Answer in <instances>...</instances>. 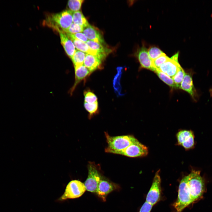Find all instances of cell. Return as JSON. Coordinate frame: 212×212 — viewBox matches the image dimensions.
<instances>
[{
  "label": "cell",
  "mask_w": 212,
  "mask_h": 212,
  "mask_svg": "<svg viewBox=\"0 0 212 212\" xmlns=\"http://www.w3.org/2000/svg\"><path fill=\"white\" fill-rule=\"evenodd\" d=\"M73 13L68 9L59 13L49 14L43 21V24L59 33L63 32L73 23Z\"/></svg>",
  "instance_id": "obj_1"
},
{
  "label": "cell",
  "mask_w": 212,
  "mask_h": 212,
  "mask_svg": "<svg viewBox=\"0 0 212 212\" xmlns=\"http://www.w3.org/2000/svg\"><path fill=\"white\" fill-rule=\"evenodd\" d=\"M105 133L108 145L105 150L106 153H114L115 152L124 149L138 141L132 135L112 136L106 132H105Z\"/></svg>",
  "instance_id": "obj_2"
},
{
  "label": "cell",
  "mask_w": 212,
  "mask_h": 212,
  "mask_svg": "<svg viewBox=\"0 0 212 212\" xmlns=\"http://www.w3.org/2000/svg\"><path fill=\"white\" fill-rule=\"evenodd\" d=\"M200 173V171L193 170L187 175V184L193 202L200 198L205 192L204 181Z\"/></svg>",
  "instance_id": "obj_3"
},
{
  "label": "cell",
  "mask_w": 212,
  "mask_h": 212,
  "mask_svg": "<svg viewBox=\"0 0 212 212\" xmlns=\"http://www.w3.org/2000/svg\"><path fill=\"white\" fill-rule=\"evenodd\" d=\"M187 175L181 180L178 188V198L173 206L177 212H181L185 208L193 203L187 184Z\"/></svg>",
  "instance_id": "obj_4"
},
{
  "label": "cell",
  "mask_w": 212,
  "mask_h": 212,
  "mask_svg": "<svg viewBox=\"0 0 212 212\" xmlns=\"http://www.w3.org/2000/svg\"><path fill=\"white\" fill-rule=\"evenodd\" d=\"M86 190L83 183L77 180H72L68 183L64 193L58 200L62 201L68 199L78 198L84 194Z\"/></svg>",
  "instance_id": "obj_5"
},
{
  "label": "cell",
  "mask_w": 212,
  "mask_h": 212,
  "mask_svg": "<svg viewBox=\"0 0 212 212\" xmlns=\"http://www.w3.org/2000/svg\"><path fill=\"white\" fill-rule=\"evenodd\" d=\"M88 175L85 182L86 190L93 193H96L102 177L94 163L90 162L88 165Z\"/></svg>",
  "instance_id": "obj_6"
},
{
  "label": "cell",
  "mask_w": 212,
  "mask_h": 212,
  "mask_svg": "<svg viewBox=\"0 0 212 212\" xmlns=\"http://www.w3.org/2000/svg\"><path fill=\"white\" fill-rule=\"evenodd\" d=\"M148 153L146 146L138 141L130 145L121 150L117 151L114 154L122 155L130 158L144 156Z\"/></svg>",
  "instance_id": "obj_7"
},
{
  "label": "cell",
  "mask_w": 212,
  "mask_h": 212,
  "mask_svg": "<svg viewBox=\"0 0 212 212\" xmlns=\"http://www.w3.org/2000/svg\"><path fill=\"white\" fill-rule=\"evenodd\" d=\"M194 73L195 72L191 70L185 72L180 88L187 92L193 101L197 102L199 99L200 95L193 84V76Z\"/></svg>",
  "instance_id": "obj_8"
},
{
  "label": "cell",
  "mask_w": 212,
  "mask_h": 212,
  "mask_svg": "<svg viewBox=\"0 0 212 212\" xmlns=\"http://www.w3.org/2000/svg\"><path fill=\"white\" fill-rule=\"evenodd\" d=\"M160 170L155 173L150 189L147 195L146 201L153 206L160 200L161 192V179Z\"/></svg>",
  "instance_id": "obj_9"
},
{
  "label": "cell",
  "mask_w": 212,
  "mask_h": 212,
  "mask_svg": "<svg viewBox=\"0 0 212 212\" xmlns=\"http://www.w3.org/2000/svg\"><path fill=\"white\" fill-rule=\"evenodd\" d=\"M178 52L157 69L172 78L177 73L181 66L178 61Z\"/></svg>",
  "instance_id": "obj_10"
},
{
  "label": "cell",
  "mask_w": 212,
  "mask_h": 212,
  "mask_svg": "<svg viewBox=\"0 0 212 212\" xmlns=\"http://www.w3.org/2000/svg\"><path fill=\"white\" fill-rule=\"evenodd\" d=\"M135 56L138 59L141 68L154 72L156 70L153 66L152 61L148 55V49L144 42L143 43L142 47L137 49Z\"/></svg>",
  "instance_id": "obj_11"
},
{
  "label": "cell",
  "mask_w": 212,
  "mask_h": 212,
  "mask_svg": "<svg viewBox=\"0 0 212 212\" xmlns=\"http://www.w3.org/2000/svg\"><path fill=\"white\" fill-rule=\"evenodd\" d=\"M118 187V186L115 184L102 178L96 193L99 197L103 201H105L107 195L117 189Z\"/></svg>",
  "instance_id": "obj_12"
},
{
  "label": "cell",
  "mask_w": 212,
  "mask_h": 212,
  "mask_svg": "<svg viewBox=\"0 0 212 212\" xmlns=\"http://www.w3.org/2000/svg\"><path fill=\"white\" fill-rule=\"evenodd\" d=\"M83 33L89 40L102 44L105 43L103 36L99 30L95 27L89 24L84 28Z\"/></svg>",
  "instance_id": "obj_13"
},
{
  "label": "cell",
  "mask_w": 212,
  "mask_h": 212,
  "mask_svg": "<svg viewBox=\"0 0 212 212\" xmlns=\"http://www.w3.org/2000/svg\"><path fill=\"white\" fill-rule=\"evenodd\" d=\"M75 80L73 86L69 90L72 95L77 85L91 73L89 69L84 64L74 67Z\"/></svg>",
  "instance_id": "obj_14"
},
{
  "label": "cell",
  "mask_w": 212,
  "mask_h": 212,
  "mask_svg": "<svg viewBox=\"0 0 212 212\" xmlns=\"http://www.w3.org/2000/svg\"><path fill=\"white\" fill-rule=\"evenodd\" d=\"M103 61L97 56L86 54L83 64L91 73L101 67Z\"/></svg>",
  "instance_id": "obj_15"
},
{
  "label": "cell",
  "mask_w": 212,
  "mask_h": 212,
  "mask_svg": "<svg viewBox=\"0 0 212 212\" xmlns=\"http://www.w3.org/2000/svg\"><path fill=\"white\" fill-rule=\"evenodd\" d=\"M59 33L61 44L67 54L71 59L76 50L74 44L65 33L59 32Z\"/></svg>",
  "instance_id": "obj_16"
},
{
  "label": "cell",
  "mask_w": 212,
  "mask_h": 212,
  "mask_svg": "<svg viewBox=\"0 0 212 212\" xmlns=\"http://www.w3.org/2000/svg\"><path fill=\"white\" fill-rule=\"evenodd\" d=\"M86 43L90 49L97 52L103 59H105L107 54L110 52V49H107L101 43L90 40H88Z\"/></svg>",
  "instance_id": "obj_17"
},
{
  "label": "cell",
  "mask_w": 212,
  "mask_h": 212,
  "mask_svg": "<svg viewBox=\"0 0 212 212\" xmlns=\"http://www.w3.org/2000/svg\"><path fill=\"white\" fill-rule=\"evenodd\" d=\"M72 17L73 23L83 27L84 28L89 24L86 19L82 12L80 11L73 12Z\"/></svg>",
  "instance_id": "obj_18"
},
{
  "label": "cell",
  "mask_w": 212,
  "mask_h": 212,
  "mask_svg": "<svg viewBox=\"0 0 212 212\" xmlns=\"http://www.w3.org/2000/svg\"><path fill=\"white\" fill-rule=\"evenodd\" d=\"M122 67H118L117 68V73L115 76L113 81V86L116 93L118 95H122L121 93V87L120 85V79L121 76Z\"/></svg>",
  "instance_id": "obj_19"
},
{
  "label": "cell",
  "mask_w": 212,
  "mask_h": 212,
  "mask_svg": "<svg viewBox=\"0 0 212 212\" xmlns=\"http://www.w3.org/2000/svg\"><path fill=\"white\" fill-rule=\"evenodd\" d=\"M86 54V53L82 51L76 50L71 59L74 67L83 64Z\"/></svg>",
  "instance_id": "obj_20"
},
{
  "label": "cell",
  "mask_w": 212,
  "mask_h": 212,
  "mask_svg": "<svg viewBox=\"0 0 212 212\" xmlns=\"http://www.w3.org/2000/svg\"><path fill=\"white\" fill-rule=\"evenodd\" d=\"M159 78L164 83L173 89H178V87L175 83L172 78L158 70H156L154 72Z\"/></svg>",
  "instance_id": "obj_21"
},
{
  "label": "cell",
  "mask_w": 212,
  "mask_h": 212,
  "mask_svg": "<svg viewBox=\"0 0 212 212\" xmlns=\"http://www.w3.org/2000/svg\"><path fill=\"white\" fill-rule=\"evenodd\" d=\"M193 134H194L193 132L191 130H180L176 135L178 144L181 145L190 136Z\"/></svg>",
  "instance_id": "obj_22"
},
{
  "label": "cell",
  "mask_w": 212,
  "mask_h": 212,
  "mask_svg": "<svg viewBox=\"0 0 212 212\" xmlns=\"http://www.w3.org/2000/svg\"><path fill=\"white\" fill-rule=\"evenodd\" d=\"M75 47L78 50L87 54L90 50V48L87 44L77 39H71Z\"/></svg>",
  "instance_id": "obj_23"
},
{
  "label": "cell",
  "mask_w": 212,
  "mask_h": 212,
  "mask_svg": "<svg viewBox=\"0 0 212 212\" xmlns=\"http://www.w3.org/2000/svg\"><path fill=\"white\" fill-rule=\"evenodd\" d=\"M148 55L152 61L155 60L163 53L158 47L153 46H150L149 47L148 49Z\"/></svg>",
  "instance_id": "obj_24"
},
{
  "label": "cell",
  "mask_w": 212,
  "mask_h": 212,
  "mask_svg": "<svg viewBox=\"0 0 212 212\" xmlns=\"http://www.w3.org/2000/svg\"><path fill=\"white\" fill-rule=\"evenodd\" d=\"M84 1L83 0H69L67 2L69 10L73 12L79 11L82 4Z\"/></svg>",
  "instance_id": "obj_25"
},
{
  "label": "cell",
  "mask_w": 212,
  "mask_h": 212,
  "mask_svg": "<svg viewBox=\"0 0 212 212\" xmlns=\"http://www.w3.org/2000/svg\"><path fill=\"white\" fill-rule=\"evenodd\" d=\"M185 74V71L181 67L177 73L172 78L178 88H180V85L183 80Z\"/></svg>",
  "instance_id": "obj_26"
},
{
  "label": "cell",
  "mask_w": 212,
  "mask_h": 212,
  "mask_svg": "<svg viewBox=\"0 0 212 212\" xmlns=\"http://www.w3.org/2000/svg\"><path fill=\"white\" fill-rule=\"evenodd\" d=\"M169 58L163 53L160 56L152 61L153 66L156 70Z\"/></svg>",
  "instance_id": "obj_27"
},
{
  "label": "cell",
  "mask_w": 212,
  "mask_h": 212,
  "mask_svg": "<svg viewBox=\"0 0 212 212\" xmlns=\"http://www.w3.org/2000/svg\"><path fill=\"white\" fill-rule=\"evenodd\" d=\"M84 107L89 113L90 116L91 117L97 113L98 108V104L97 101L93 103L84 102Z\"/></svg>",
  "instance_id": "obj_28"
},
{
  "label": "cell",
  "mask_w": 212,
  "mask_h": 212,
  "mask_svg": "<svg viewBox=\"0 0 212 212\" xmlns=\"http://www.w3.org/2000/svg\"><path fill=\"white\" fill-rule=\"evenodd\" d=\"M84 28L74 23H72L70 26L66 29L63 32L65 33L71 34H75L83 32Z\"/></svg>",
  "instance_id": "obj_29"
},
{
  "label": "cell",
  "mask_w": 212,
  "mask_h": 212,
  "mask_svg": "<svg viewBox=\"0 0 212 212\" xmlns=\"http://www.w3.org/2000/svg\"><path fill=\"white\" fill-rule=\"evenodd\" d=\"M85 102L93 103L97 101V98L96 95L89 90L85 91L84 93Z\"/></svg>",
  "instance_id": "obj_30"
},
{
  "label": "cell",
  "mask_w": 212,
  "mask_h": 212,
  "mask_svg": "<svg viewBox=\"0 0 212 212\" xmlns=\"http://www.w3.org/2000/svg\"><path fill=\"white\" fill-rule=\"evenodd\" d=\"M65 34L70 39H77L86 43L88 40V39L83 33L79 32L74 34L65 33Z\"/></svg>",
  "instance_id": "obj_31"
},
{
  "label": "cell",
  "mask_w": 212,
  "mask_h": 212,
  "mask_svg": "<svg viewBox=\"0 0 212 212\" xmlns=\"http://www.w3.org/2000/svg\"><path fill=\"white\" fill-rule=\"evenodd\" d=\"M194 134L190 136L181 145L186 150L193 148L194 146Z\"/></svg>",
  "instance_id": "obj_32"
},
{
  "label": "cell",
  "mask_w": 212,
  "mask_h": 212,
  "mask_svg": "<svg viewBox=\"0 0 212 212\" xmlns=\"http://www.w3.org/2000/svg\"><path fill=\"white\" fill-rule=\"evenodd\" d=\"M153 206L145 201L141 207L139 212H150Z\"/></svg>",
  "instance_id": "obj_33"
},
{
  "label": "cell",
  "mask_w": 212,
  "mask_h": 212,
  "mask_svg": "<svg viewBox=\"0 0 212 212\" xmlns=\"http://www.w3.org/2000/svg\"><path fill=\"white\" fill-rule=\"evenodd\" d=\"M209 92L211 96L212 97V88H211L209 90Z\"/></svg>",
  "instance_id": "obj_34"
}]
</instances>
